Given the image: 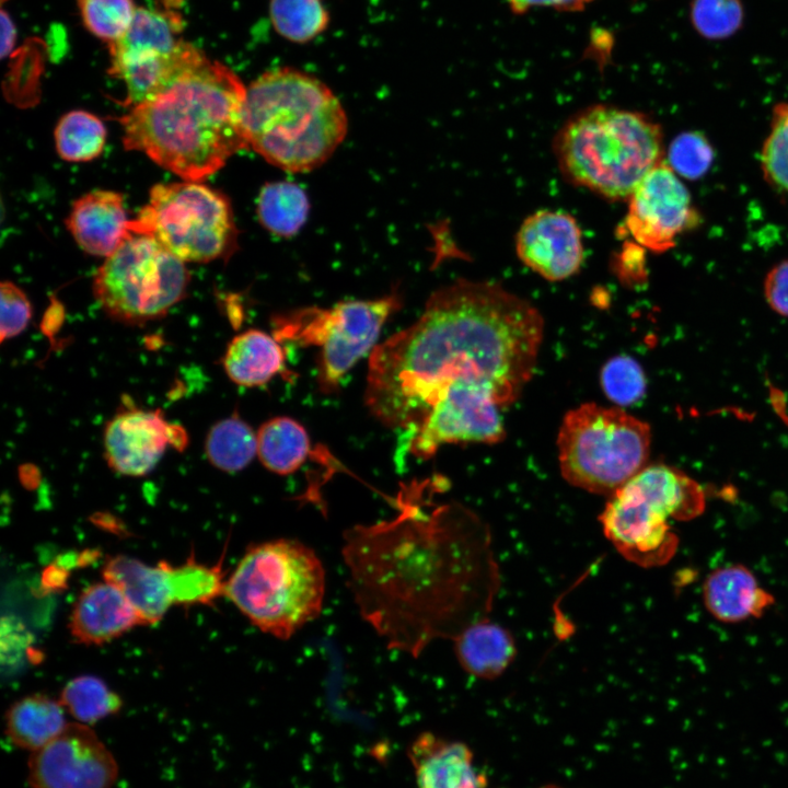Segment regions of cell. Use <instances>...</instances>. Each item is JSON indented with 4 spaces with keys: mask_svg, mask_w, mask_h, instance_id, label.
Here are the masks:
<instances>
[{
    "mask_svg": "<svg viewBox=\"0 0 788 788\" xmlns=\"http://www.w3.org/2000/svg\"><path fill=\"white\" fill-rule=\"evenodd\" d=\"M397 513L343 534L347 586L362 619L413 658L487 618L500 587L489 528L424 486L402 489Z\"/></svg>",
    "mask_w": 788,
    "mask_h": 788,
    "instance_id": "6da1fadb",
    "label": "cell"
},
{
    "mask_svg": "<svg viewBox=\"0 0 788 788\" xmlns=\"http://www.w3.org/2000/svg\"><path fill=\"white\" fill-rule=\"evenodd\" d=\"M544 321L498 283L459 279L436 290L420 317L370 354L366 404L385 427L407 432L456 381L489 386L502 407L533 376Z\"/></svg>",
    "mask_w": 788,
    "mask_h": 788,
    "instance_id": "7a4b0ae2",
    "label": "cell"
},
{
    "mask_svg": "<svg viewBox=\"0 0 788 788\" xmlns=\"http://www.w3.org/2000/svg\"><path fill=\"white\" fill-rule=\"evenodd\" d=\"M246 89L219 61L205 59L119 121L126 149L139 151L185 181L201 182L247 147Z\"/></svg>",
    "mask_w": 788,
    "mask_h": 788,
    "instance_id": "3957f363",
    "label": "cell"
},
{
    "mask_svg": "<svg viewBox=\"0 0 788 788\" xmlns=\"http://www.w3.org/2000/svg\"><path fill=\"white\" fill-rule=\"evenodd\" d=\"M247 147L291 173L312 171L343 142L348 120L334 92L317 78L290 67L271 69L246 89Z\"/></svg>",
    "mask_w": 788,
    "mask_h": 788,
    "instance_id": "277c9868",
    "label": "cell"
},
{
    "mask_svg": "<svg viewBox=\"0 0 788 788\" xmlns=\"http://www.w3.org/2000/svg\"><path fill=\"white\" fill-rule=\"evenodd\" d=\"M563 177L600 197L627 200L663 159L662 129L648 115L594 104L570 116L553 140Z\"/></svg>",
    "mask_w": 788,
    "mask_h": 788,
    "instance_id": "5b68a950",
    "label": "cell"
},
{
    "mask_svg": "<svg viewBox=\"0 0 788 788\" xmlns=\"http://www.w3.org/2000/svg\"><path fill=\"white\" fill-rule=\"evenodd\" d=\"M325 589L317 554L298 540L276 538L246 549L224 595L259 630L288 640L321 615Z\"/></svg>",
    "mask_w": 788,
    "mask_h": 788,
    "instance_id": "8992f818",
    "label": "cell"
},
{
    "mask_svg": "<svg viewBox=\"0 0 788 788\" xmlns=\"http://www.w3.org/2000/svg\"><path fill=\"white\" fill-rule=\"evenodd\" d=\"M704 507V493L696 482L673 467L654 464L609 497L600 521L604 535L624 558L653 567L674 553L670 521L692 519Z\"/></svg>",
    "mask_w": 788,
    "mask_h": 788,
    "instance_id": "52a82bcc",
    "label": "cell"
},
{
    "mask_svg": "<svg viewBox=\"0 0 788 788\" xmlns=\"http://www.w3.org/2000/svg\"><path fill=\"white\" fill-rule=\"evenodd\" d=\"M650 443L649 425L621 407L582 404L566 414L558 431L561 476L610 497L647 466Z\"/></svg>",
    "mask_w": 788,
    "mask_h": 788,
    "instance_id": "ba28073f",
    "label": "cell"
},
{
    "mask_svg": "<svg viewBox=\"0 0 788 788\" xmlns=\"http://www.w3.org/2000/svg\"><path fill=\"white\" fill-rule=\"evenodd\" d=\"M185 263L149 234L134 233L107 257L93 278V294L113 321L140 326L159 320L184 299Z\"/></svg>",
    "mask_w": 788,
    "mask_h": 788,
    "instance_id": "9c48e42d",
    "label": "cell"
},
{
    "mask_svg": "<svg viewBox=\"0 0 788 788\" xmlns=\"http://www.w3.org/2000/svg\"><path fill=\"white\" fill-rule=\"evenodd\" d=\"M129 230L153 236L184 263L228 258L237 241L229 198L201 182L185 179L154 185Z\"/></svg>",
    "mask_w": 788,
    "mask_h": 788,
    "instance_id": "30bf717a",
    "label": "cell"
},
{
    "mask_svg": "<svg viewBox=\"0 0 788 788\" xmlns=\"http://www.w3.org/2000/svg\"><path fill=\"white\" fill-rule=\"evenodd\" d=\"M401 306L402 297L393 291L327 309H294L273 317L274 336L280 343L318 347L317 382L323 392L332 393L356 362L372 352L383 325Z\"/></svg>",
    "mask_w": 788,
    "mask_h": 788,
    "instance_id": "8fae6325",
    "label": "cell"
},
{
    "mask_svg": "<svg viewBox=\"0 0 788 788\" xmlns=\"http://www.w3.org/2000/svg\"><path fill=\"white\" fill-rule=\"evenodd\" d=\"M627 202L623 229L654 253L670 250L682 233L700 222L690 192L664 160L640 182Z\"/></svg>",
    "mask_w": 788,
    "mask_h": 788,
    "instance_id": "7c38bea8",
    "label": "cell"
},
{
    "mask_svg": "<svg viewBox=\"0 0 788 788\" xmlns=\"http://www.w3.org/2000/svg\"><path fill=\"white\" fill-rule=\"evenodd\" d=\"M27 768L32 788H112L118 777L112 752L88 725L77 721L32 752Z\"/></svg>",
    "mask_w": 788,
    "mask_h": 788,
    "instance_id": "4fadbf2b",
    "label": "cell"
},
{
    "mask_svg": "<svg viewBox=\"0 0 788 788\" xmlns=\"http://www.w3.org/2000/svg\"><path fill=\"white\" fill-rule=\"evenodd\" d=\"M187 437L160 409H123L105 425L103 444L107 465L126 476H143L162 459L167 445L183 449Z\"/></svg>",
    "mask_w": 788,
    "mask_h": 788,
    "instance_id": "5bb4252c",
    "label": "cell"
},
{
    "mask_svg": "<svg viewBox=\"0 0 788 788\" xmlns=\"http://www.w3.org/2000/svg\"><path fill=\"white\" fill-rule=\"evenodd\" d=\"M519 259L548 281L565 280L584 259L582 233L569 213L543 209L528 216L515 235Z\"/></svg>",
    "mask_w": 788,
    "mask_h": 788,
    "instance_id": "9a60e30c",
    "label": "cell"
},
{
    "mask_svg": "<svg viewBox=\"0 0 788 788\" xmlns=\"http://www.w3.org/2000/svg\"><path fill=\"white\" fill-rule=\"evenodd\" d=\"M121 194L96 189L82 195L71 206L66 225L77 244L95 256H109L129 235Z\"/></svg>",
    "mask_w": 788,
    "mask_h": 788,
    "instance_id": "2e32d148",
    "label": "cell"
},
{
    "mask_svg": "<svg viewBox=\"0 0 788 788\" xmlns=\"http://www.w3.org/2000/svg\"><path fill=\"white\" fill-rule=\"evenodd\" d=\"M140 624L139 617L113 583L104 580L88 586L73 604L69 629L80 644H106Z\"/></svg>",
    "mask_w": 788,
    "mask_h": 788,
    "instance_id": "e0dca14e",
    "label": "cell"
},
{
    "mask_svg": "<svg viewBox=\"0 0 788 788\" xmlns=\"http://www.w3.org/2000/svg\"><path fill=\"white\" fill-rule=\"evenodd\" d=\"M407 755L418 788H482L473 752L463 742L424 732L412 742Z\"/></svg>",
    "mask_w": 788,
    "mask_h": 788,
    "instance_id": "ac0fdd59",
    "label": "cell"
},
{
    "mask_svg": "<svg viewBox=\"0 0 788 788\" xmlns=\"http://www.w3.org/2000/svg\"><path fill=\"white\" fill-rule=\"evenodd\" d=\"M102 575L124 593L140 624H157L173 605L167 561L149 566L134 557L116 555L105 563Z\"/></svg>",
    "mask_w": 788,
    "mask_h": 788,
    "instance_id": "d6986e66",
    "label": "cell"
},
{
    "mask_svg": "<svg viewBox=\"0 0 788 788\" xmlns=\"http://www.w3.org/2000/svg\"><path fill=\"white\" fill-rule=\"evenodd\" d=\"M703 600L710 615L727 624L761 617L773 604L772 594L743 565L711 571L703 584Z\"/></svg>",
    "mask_w": 788,
    "mask_h": 788,
    "instance_id": "ffe728a7",
    "label": "cell"
},
{
    "mask_svg": "<svg viewBox=\"0 0 788 788\" xmlns=\"http://www.w3.org/2000/svg\"><path fill=\"white\" fill-rule=\"evenodd\" d=\"M452 641L460 665L466 673L479 679L498 677L517 654L511 633L488 617L466 626Z\"/></svg>",
    "mask_w": 788,
    "mask_h": 788,
    "instance_id": "44dd1931",
    "label": "cell"
},
{
    "mask_svg": "<svg viewBox=\"0 0 788 788\" xmlns=\"http://www.w3.org/2000/svg\"><path fill=\"white\" fill-rule=\"evenodd\" d=\"M285 350L280 341L263 331L248 329L236 335L222 358L231 381L246 387L267 383L285 369Z\"/></svg>",
    "mask_w": 788,
    "mask_h": 788,
    "instance_id": "7402d4cb",
    "label": "cell"
},
{
    "mask_svg": "<svg viewBox=\"0 0 788 788\" xmlns=\"http://www.w3.org/2000/svg\"><path fill=\"white\" fill-rule=\"evenodd\" d=\"M65 708L45 694H31L13 703L5 715V733L18 748L35 752L67 726Z\"/></svg>",
    "mask_w": 788,
    "mask_h": 788,
    "instance_id": "603a6c76",
    "label": "cell"
},
{
    "mask_svg": "<svg viewBox=\"0 0 788 788\" xmlns=\"http://www.w3.org/2000/svg\"><path fill=\"white\" fill-rule=\"evenodd\" d=\"M311 441L304 427L292 418L276 417L257 431V456L270 472L288 475L308 459Z\"/></svg>",
    "mask_w": 788,
    "mask_h": 788,
    "instance_id": "cb8c5ba5",
    "label": "cell"
},
{
    "mask_svg": "<svg viewBox=\"0 0 788 788\" xmlns=\"http://www.w3.org/2000/svg\"><path fill=\"white\" fill-rule=\"evenodd\" d=\"M310 201L296 183L279 181L266 184L257 198V216L263 227L281 237L296 235L306 222Z\"/></svg>",
    "mask_w": 788,
    "mask_h": 788,
    "instance_id": "d4e9b609",
    "label": "cell"
},
{
    "mask_svg": "<svg viewBox=\"0 0 788 788\" xmlns=\"http://www.w3.org/2000/svg\"><path fill=\"white\" fill-rule=\"evenodd\" d=\"M205 450L217 468L235 473L246 467L257 455V432L239 415L216 422L209 430Z\"/></svg>",
    "mask_w": 788,
    "mask_h": 788,
    "instance_id": "484cf974",
    "label": "cell"
},
{
    "mask_svg": "<svg viewBox=\"0 0 788 788\" xmlns=\"http://www.w3.org/2000/svg\"><path fill=\"white\" fill-rule=\"evenodd\" d=\"M173 605H208L224 595L222 561L213 566L198 563L194 554L182 565L167 563Z\"/></svg>",
    "mask_w": 788,
    "mask_h": 788,
    "instance_id": "4316f807",
    "label": "cell"
},
{
    "mask_svg": "<svg viewBox=\"0 0 788 788\" xmlns=\"http://www.w3.org/2000/svg\"><path fill=\"white\" fill-rule=\"evenodd\" d=\"M55 144L59 157L70 162H86L100 157L106 142V128L95 115L71 111L58 121Z\"/></svg>",
    "mask_w": 788,
    "mask_h": 788,
    "instance_id": "83f0119b",
    "label": "cell"
},
{
    "mask_svg": "<svg viewBox=\"0 0 788 788\" xmlns=\"http://www.w3.org/2000/svg\"><path fill=\"white\" fill-rule=\"evenodd\" d=\"M59 702L77 722L88 726L118 712L123 706L119 695L93 675L70 680L63 686Z\"/></svg>",
    "mask_w": 788,
    "mask_h": 788,
    "instance_id": "f1b7e54d",
    "label": "cell"
},
{
    "mask_svg": "<svg viewBox=\"0 0 788 788\" xmlns=\"http://www.w3.org/2000/svg\"><path fill=\"white\" fill-rule=\"evenodd\" d=\"M269 13L276 32L300 44L322 34L329 21L323 0H270Z\"/></svg>",
    "mask_w": 788,
    "mask_h": 788,
    "instance_id": "f546056e",
    "label": "cell"
},
{
    "mask_svg": "<svg viewBox=\"0 0 788 788\" xmlns=\"http://www.w3.org/2000/svg\"><path fill=\"white\" fill-rule=\"evenodd\" d=\"M85 27L108 45L128 30L137 8L132 0H78Z\"/></svg>",
    "mask_w": 788,
    "mask_h": 788,
    "instance_id": "4dcf8cb0",
    "label": "cell"
},
{
    "mask_svg": "<svg viewBox=\"0 0 788 788\" xmlns=\"http://www.w3.org/2000/svg\"><path fill=\"white\" fill-rule=\"evenodd\" d=\"M690 18L692 26L702 37L720 40L742 27L744 8L741 0H693Z\"/></svg>",
    "mask_w": 788,
    "mask_h": 788,
    "instance_id": "1f68e13d",
    "label": "cell"
},
{
    "mask_svg": "<svg viewBox=\"0 0 788 788\" xmlns=\"http://www.w3.org/2000/svg\"><path fill=\"white\" fill-rule=\"evenodd\" d=\"M761 162L767 182L788 194V102L778 103L773 108Z\"/></svg>",
    "mask_w": 788,
    "mask_h": 788,
    "instance_id": "d6a6232c",
    "label": "cell"
},
{
    "mask_svg": "<svg viewBox=\"0 0 788 788\" xmlns=\"http://www.w3.org/2000/svg\"><path fill=\"white\" fill-rule=\"evenodd\" d=\"M601 385L607 398L619 407L640 401L647 383L645 373L635 359L617 356L602 368Z\"/></svg>",
    "mask_w": 788,
    "mask_h": 788,
    "instance_id": "836d02e7",
    "label": "cell"
},
{
    "mask_svg": "<svg viewBox=\"0 0 788 788\" xmlns=\"http://www.w3.org/2000/svg\"><path fill=\"white\" fill-rule=\"evenodd\" d=\"M714 159L708 140L696 131L679 135L668 150V164L683 177L695 179L709 170Z\"/></svg>",
    "mask_w": 788,
    "mask_h": 788,
    "instance_id": "e575fe53",
    "label": "cell"
},
{
    "mask_svg": "<svg viewBox=\"0 0 788 788\" xmlns=\"http://www.w3.org/2000/svg\"><path fill=\"white\" fill-rule=\"evenodd\" d=\"M0 296V340L3 343L26 328L32 317V305L24 291L11 281L1 282Z\"/></svg>",
    "mask_w": 788,
    "mask_h": 788,
    "instance_id": "d590c367",
    "label": "cell"
},
{
    "mask_svg": "<svg viewBox=\"0 0 788 788\" xmlns=\"http://www.w3.org/2000/svg\"><path fill=\"white\" fill-rule=\"evenodd\" d=\"M764 296L776 313L788 316V260L769 270L764 281Z\"/></svg>",
    "mask_w": 788,
    "mask_h": 788,
    "instance_id": "8d00e7d4",
    "label": "cell"
},
{
    "mask_svg": "<svg viewBox=\"0 0 788 788\" xmlns=\"http://www.w3.org/2000/svg\"><path fill=\"white\" fill-rule=\"evenodd\" d=\"M594 0H506L514 14H523L532 8H552L565 12H578Z\"/></svg>",
    "mask_w": 788,
    "mask_h": 788,
    "instance_id": "74e56055",
    "label": "cell"
},
{
    "mask_svg": "<svg viewBox=\"0 0 788 788\" xmlns=\"http://www.w3.org/2000/svg\"><path fill=\"white\" fill-rule=\"evenodd\" d=\"M1 23H2V49H1V53H2V56H5L8 54V51H10L14 45L15 30H14V25H13L11 19L8 18V15L5 14L4 11H2Z\"/></svg>",
    "mask_w": 788,
    "mask_h": 788,
    "instance_id": "f35d334b",
    "label": "cell"
},
{
    "mask_svg": "<svg viewBox=\"0 0 788 788\" xmlns=\"http://www.w3.org/2000/svg\"><path fill=\"white\" fill-rule=\"evenodd\" d=\"M540 788H561V787H558V786H555V785H546V786H543V787H540Z\"/></svg>",
    "mask_w": 788,
    "mask_h": 788,
    "instance_id": "ab89813d",
    "label": "cell"
}]
</instances>
